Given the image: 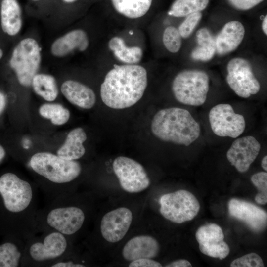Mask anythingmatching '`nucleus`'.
<instances>
[{"instance_id": "f257e3e1", "label": "nucleus", "mask_w": 267, "mask_h": 267, "mask_svg": "<svg viewBox=\"0 0 267 267\" xmlns=\"http://www.w3.org/2000/svg\"><path fill=\"white\" fill-rule=\"evenodd\" d=\"M38 189L12 172L0 175V235L27 240L37 234Z\"/></svg>"}, {"instance_id": "f03ea898", "label": "nucleus", "mask_w": 267, "mask_h": 267, "mask_svg": "<svg viewBox=\"0 0 267 267\" xmlns=\"http://www.w3.org/2000/svg\"><path fill=\"white\" fill-rule=\"evenodd\" d=\"M147 83V73L143 66L137 64L115 65L101 85V98L111 108L130 107L142 98Z\"/></svg>"}, {"instance_id": "7ed1b4c3", "label": "nucleus", "mask_w": 267, "mask_h": 267, "mask_svg": "<svg viewBox=\"0 0 267 267\" xmlns=\"http://www.w3.org/2000/svg\"><path fill=\"white\" fill-rule=\"evenodd\" d=\"M28 165L41 178L39 189L47 201L70 193V184L79 178L82 171L77 161L66 160L46 152L33 155Z\"/></svg>"}, {"instance_id": "20e7f679", "label": "nucleus", "mask_w": 267, "mask_h": 267, "mask_svg": "<svg viewBox=\"0 0 267 267\" xmlns=\"http://www.w3.org/2000/svg\"><path fill=\"white\" fill-rule=\"evenodd\" d=\"M70 194L47 201L38 209L35 218L37 234L55 230L70 239L82 228L86 214L83 208L72 203Z\"/></svg>"}, {"instance_id": "39448f33", "label": "nucleus", "mask_w": 267, "mask_h": 267, "mask_svg": "<svg viewBox=\"0 0 267 267\" xmlns=\"http://www.w3.org/2000/svg\"><path fill=\"white\" fill-rule=\"evenodd\" d=\"M153 134L165 142L189 146L199 136V124L187 110L171 107L159 110L151 125Z\"/></svg>"}, {"instance_id": "423d86ee", "label": "nucleus", "mask_w": 267, "mask_h": 267, "mask_svg": "<svg viewBox=\"0 0 267 267\" xmlns=\"http://www.w3.org/2000/svg\"><path fill=\"white\" fill-rule=\"evenodd\" d=\"M27 239L22 267H50L70 251V239L55 231L39 233Z\"/></svg>"}, {"instance_id": "0eeeda50", "label": "nucleus", "mask_w": 267, "mask_h": 267, "mask_svg": "<svg viewBox=\"0 0 267 267\" xmlns=\"http://www.w3.org/2000/svg\"><path fill=\"white\" fill-rule=\"evenodd\" d=\"M209 85V77L206 72L198 69L184 70L175 77L172 89L175 98L180 103L197 106L205 102Z\"/></svg>"}, {"instance_id": "6e6552de", "label": "nucleus", "mask_w": 267, "mask_h": 267, "mask_svg": "<svg viewBox=\"0 0 267 267\" xmlns=\"http://www.w3.org/2000/svg\"><path fill=\"white\" fill-rule=\"evenodd\" d=\"M40 51L37 41L30 38L21 41L14 49L10 65L21 85L27 87L31 84L40 66Z\"/></svg>"}, {"instance_id": "1a4fd4ad", "label": "nucleus", "mask_w": 267, "mask_h": 267, "mask_svg": "<svg viewBox=\"0 0 267 267\" xmlns=\"http://www.w3.org/2000/svg\"><path fill=\"white\" fill-rule=\"evenodd\" d=\"M160 212L166 219L177 223L192 220L198 214L200 204L188 191L179 190L165 194L159 199Z\"/></svg>"}, {"instance_id": "9d476101", "label": "nucleus", "mask_w": 267, "mask_h": 267, "mask_svg": "<svg viewBox=\"0 0 267 267\" xmlns=\"http://www.w3.org/2000/svg\"><path fill=\"white\" fill-rule=\"evenodd\" d=\"M226 69V82L238 96L246 98L259 92L260 84L248 60L241 57L232 58L228 61Z\"/></svg>"}, {"instance_id": "9b49d317", "label": "nucleus", "mask_w": 267, "mask_h": 267, "mask_svg": "<svg viewBox=\"0 0 267 267\" xmlns=\"http://www.w3.org/2000/svg\"><path fill=\"white\" fill-rule=\"evenodd\" d=\"M113 169L121 187L128 192H140L150 184V179L143 166L133 159L118 157L113 162Z\"/></svg>"}, {"instance_id": "f8f14e48", "label": "nucleus", "mask_w": 267, "mask_h": 267, "mask_svg": "<svg viewBox=\"0 0 267 267\" xmlns=\"http://www.w3.org/2000/svg\"><path fill=\"white\" fill-rule=\"evenodd\" d=\"M209 120L213 133L221 137H238L245 129L243 116L235 113L228 104L214 106L209 112Z\"/></svg>"}, {"instance_id": "ddd939ff", "label": "nucleus", "mask_w": 267, "mask_h": 267, "mask_svg": "<svg viewBox=\"0 0 267 267\" xmlns=\"http://www.w3.org/2000/svg\"><path fill=\"white\" fill-rule=\"evenodd\" d=\"M201 252L211 257L222 260L229 253L228 244L224 241L222 228L215 223L200 226L195 234Z\"/></svg>"}, {"instance_id": "4468645a", "label": "nucleus", "mask_w": 267, "mask_h": 267, "mask_svg": "<svg viewBox=\"0 0 267 267\" xmlns=\"http://www.w3.org/2000/svg\"><path fill=\"white\" fill-rule=\"evenodd\" d=\"M261 150V144L253 136L238 138L232 143L226 153L231 165L240 173L248 170Z\"/></svg>"}, {"instance_id": "2eb2a0df", "label": "nucleus", "mask_w": 267, "mask_h": 267, "mask_svg": "<svg viewBox=\"0 0 267 267\" xmlns=\"http://www.w3.org/2000/svg\"><path fill=\"white\" fill-rule=\"evenodd\" d=\"M132 220L131 211L125 207H120L108 212L101 221L102 236L109 242L119 241L128 232Z\"/></svg>"}, {"instance_id": "dca6fc26", "label": "nucleus", "mask_w": 267, "mask_h": 267, "mask_svg": "<svg viewBox=\"0 0 267 267\" xmlns=\"http://www.w3.org/2000/svg\"><path fill=\"white\" fill-rule=\"evenodd\" d=\"M228 208L231 216L245 222L252 231L259 232L266 227L267 213L256 205L233 198L228 202Z\"/></svg>"}, {"instance_id": "f3484780", "label": "nucleus", "mask_w": 267, "mask_h": 267, "mask_svg": "<svg viewBox=\"0 0 267 267\" xmlns=\"http://www.w3.org/2000/svg\"><path fill=\"white\" fill-rule=\"evenodd\" d=\"M245 34V27L241 22L232 20L226 23L215 38L216 53L223 56L235 51Z\"/></svg>"}, {"instance_id": "a211bd4d", "label": "nucleus", "mask_w": 267, "mask_h": 267, "mask_svg": "<svg viewBox=\"0 0 267 267\" xmlns=\"http://www.w3.org/2000/svg\"><path fill=\"white\" fill-rule=\"evenodd\" d=\"M159 251V243L154 237L139 235L127 242L123 247L122 255L126 260L132 261L141 258H153Z\"/></svg>"}, {"instance_id": "6ab92c4d", "label": "nucleus", "mask_w": 267, "mask_h": 267, "mask_svg": "<svg viewBox=\"0 0 267 267\" xmlns=\"http://www.w3.org/2000/svg\"><path fill=\"white\" fill-rule=\"evenodd\" d=\"M89 45L87 33L83 30L76 29L56 39L51 45V51L55 56L63 57L75 50L84 51Z\"/></svg>"}, {"instance_id": "aec40b11", "label": "nucleus", "mask_w": 267, "mask_h": 267, "mask_svg": "<svg viewBox=\"0 0 267 267\" xmlns=\"http://www.w3.org/2000/svg\"><path fill=\"white\" fill-rule=\"evenodd\" d=\"M61 90L72 104L84 109H90L94 105L96 96L88 86L74 80H67L62 85Z\"/></svg>"}, {"instance_id": "412c9836", "label": "nucleus", "mask_w": 267, "mask_h": 267, "mask_svg": "<svg viewBox=\"0 0 267 267\" xmlns=\"http://www.w3.org/2000/svg\"><path fill=\"white\" fill-rule=\"evenodd\" d=\"M3 237L0 244V267H22L26 241L15 236Z\"/></svg>"}, {"instance_id": "4be33fe9", "label": "nucleus", "mask_w": 267, "mask_h": 267, "mask_svg": "<svg viewBox=\"0 0 267 267\" xmlns=\"http://www.w3.org/2000/svg\"><path fill=\"white\" fill-rule=\"evenodd\" d=\"M0 14L4 32L10 36L16 35L22 26L21 10L17 0H2Z\"/></svg>"}, {"instance_id": "5701e85b", "label": "nucleus", "mask_w": 267, "mask_h": 267, "mask_svg": "<svg viewBox=\"0 0 267 267\" xmlns=\"http://www.w3.org/2000/svg\"><path fill=\"white\" fill-rule=\"evenodd\" d=\"M87 139V135L81 128L71 131L67 135L64 144L58 149L57 154L60 157L69 160H76L85 153L83 143Z\"/></svg>"}, {"instance_id": "b1692460", "label": "nucleus", "mask_w": 267, "mask_h": 267, "mask_svg": "<svg viewBox=\"0 0 267 267\" xmlns=\"http://www.w3.org/2000/svg\"><path fill=\"white\" fill-rule=\"evenodd\" d=\"M108 47L114 57L124 64H136L142 57L143 52L140 47L128 46L123 39L118 36L110 39Z\"/></svg>"}, {"instance_id": "393cba45", "label": "nucleus", "mask_w": 267, "mask_h": 267, "mask_svg": "<svg viewBox=\"0 0 267 267\" xmlns=\"http://www.w3.org/2000/svg\"><path fill=\"white\" fill-rule=\"evenodd\" d=\"M196 38L198 45L191 52L192 58L201 61H210L216 53L215 38L206 28L199 29Z\"/></svg>"}, {"instance_id": "a878e982", "label": "nucleus", "mask_w": 267, "mask_h": 267, "mask_svg": "<svg viewBox=\"0 0 267 267\" xmlns=\"http://www.w3.org/2000/svg\"><path fill=\"white\" fill-rule=\"evenodd\" d=\"M115 10L129 19H137L149 11L152 0H111Z\"/></svg>"}, {"instance_id": "bb28decb", "label": "nucleus", "mask_w": 267, "mask_h": 267, "mask_svg": "<svg viewBox=\"0 0 267 267\" xmlns=\"http://www.w3.org/2000/svg\"><path fill=\"white\" fill-rule=\"evenodd\" d=\"M31 84L35 92L46 101H52L58 95L55 79L51 75L36 74L33 77Z\"/></svg>"}, {"instance_id": "cd10ccee", "label": "nucleus", "mask_w": 267, "mask_h": 267, "mask_svg": "<svg viewBox=\"0 0 267 267\" xmlns=\"http://www.w3.org/2000/svg\"><path fill=\"white\" fill-rule=\"evenodd\" d=\"M209 0H175L168 12L175 17H184L195 12H201L208 6Z\"/></svg>"}, {"instance_id": "c85d7f7f", "label": "nucleus", "mask_w": 267, "mask_h": 267, "mask_svg": "<svg viewBox=\"0 0 267 267\" xmlns=\"http://www.w3.org/2000/svg\"><path fill=\"white\" fill-rule=\"evenodd\" d=\"M40 115L50 119L51 123L55 125H61L66 123L70 117L69 111L62 105L56 103H46L39 109Z\"/></svg>"}, {"instance_id": "c756f323", "label": "nucleus", "mask_w": 267, "mask_h": 267, "mask_svg": "<svg viewBox=\"0 0 267 267\" xmlns=\"http://www.w3.org/2000/svg\"><path fill=\"white\" fill-rule=\"evenodd\" d=\"M163 43L166 49L175 53L179 51L182 45V37L178 28L173 26L167 27L163 33Z\"/></svg>"}, {"instance_id": "7c9ffc66", "label": "nucleus", "mask_w": 267, "mask_h": 267, "mask_svg": "<svg viewBox=\"0 0 267 267\" xmlns=\"http://www.w3.org/2000/svg\"><path fill=\"white\" fill-rule=\"evenodd\" d=\"M253 184L258 188V192L255 200L259 204L267 203V173L260 172L253 175L251 178Z\"/></svg>"}, {"instance_id": "2f4dec72", "label": "nucleus", "mask_w": 267, "mask_h": 267, "mask_svg": "<svg viewBox=\"0 0 267 267\" xmlns=\"http://www.w3.org/2000/svg\"><path fill=\"white\" fill-rule=\"evenodd\" d=\"M202 17L201 12L193 13L186 16L178 28L182 38L186 39L190 37L199 23Z\"/></svg>"}, {"instance_id": "473e14b6", "label": "nucleus", "mask_w": 267, "mask_h": 267, "mask_svg": "<svg viewBox=\"0 0 267 267\" xmlns=\"http://www.w3.org/2000/svg\"><path fill=\"white\" fill-rule=\"evenodd\" d=\"M230 267H264V264L259 255L255 253H251L233 260L230 264Z\"/></svg>"}, {"instance_id": "72a5a7b5", "label": "nucleus", "mask_w": 267, "mask_h": 267, "mask_svg": "<svg viewBox=\"0 0 267 267\" xmlns=\"http://www.w3.org/2000/svg\"><path fill=\"white\" fill-rule=\"evenodd\" d=\"M234 8L245 11L252 9L264 0H227Z\"/></svg>"}, {"instance_id": "f704fd0d", "label": "nucleus", "mask_w": 267, "mask_h": 267, "mask_svg": "<svg viewBox=\"0 0 267 267\" xmlns=\"http://www.w3.org/2000/svg\"><path fill=\"white\" fill-rule=\"evenodd\" d=\"M162 265L150 258H141L131 261L129 267H161Z\"/></svg>"}, {"instance_id": "c9c22d12", "label": "nucleus", "mask_w": 267, "mask_h": 267, "mask_svg": "<svg viewBox=\"0 0 267 267\" xmlns=\"http://www.w3.org/2000/svg\"><path fill=\"white\" fill-rule=\"evenodd\" d=\"M166 267H191V263L186 260L180 259L172 262L166 265Z\"/></svg>"}, {"instance_id": "e433bc0d", "label": "nucleus", "mask_w": 267, "mask_h": 267, "mask_svg": "<svg viewBox=\"0 0 267 267\" xmlns=\"http://www.w3.org/2000/svg\"><path fill=\"white\" fill-rule=\"evenodd\" d=\"M6 105V98L4 95L0 92V115L4 109Z\"/></svg>"}, {"instance_id": "4c0bfd02", "label": "nucleus", "mask_w": 267, "mask_h": 267, "mask_svg": "<svg viewBox=\"0 0 267 267\" xmlns=\"http://www.w3.org/2000/svg\"><path fill=\"white\" fill-rule=\"evenodd\" d=\"M262 30L266 36L267 35V15H266L262 23Z\"/></svg>"}, {"instance_id": "58836bf2", "label": "nucleus", "mask_w": 267, "mask_h": 267, "mask_svg": "<svg viewBox=\"0 0 267 267\" xmlns=\"http://www.w3.org/2000/svg\"><path fill=\"white\" fill-rule=\"evenodd\" d=\"M261 166L263 169L266 171H267V156L266 155L263 157L261 161Z\"/></svg>"}, {"instance_id": "ea45409f", "label": "nucleus", "mask_w": 267, "mask_h": 267, "mask_svg": "<svg viewBox=\"0 0 267 267\" xmlns=\"http://www.w3.org/2000/svg\"><path fill=\"white\" fill-rule=\"evenodd\" d=\"M5 156V151L4 148L0 145V164L2 162Z\"/></svg>"}, {"instance_id": "a19ab883", "label": "nucleus", "mask_w": 267, "mask_h": 267, "mask_svg": "<svg viewBox=\"0 0 267 267\" xmlns=\"http://www.w3.org/2000/svg\"><path fill=\"white\" fill-rule=\"evenodd\" d=\"M77 0H63V1H64L65 2H66V3H72V2H73L75 1H76Z\"/></svg>"}, {"instance_id": "79ce46f5", "label": "nucleus", "mask_w": 267, "mask_h": 267, "mask_svg": "<svg viewBox=\"0 0 267 267\" xmlns=\"http://www.w3.org/2000/svg\"><path fill=\"white\" fill-rule=\"evenodd\" d=\"M3 55V52L1 49H0V59L2 58Z\"/></svg>"}, {"instance_id": "37998d69", "label": "nucleus", "mask_w": 267, "mask_h": 267, "mask_svg": "<svg viewBox=\"0 0 267 267\" xmlns=\"http://www.w3.org/2000/svg\"><path fill=\"white\" fill-rule=\"evenodd\" d=\"M33 0V1H37V0Z\"/></svg>"}]
</instances>
